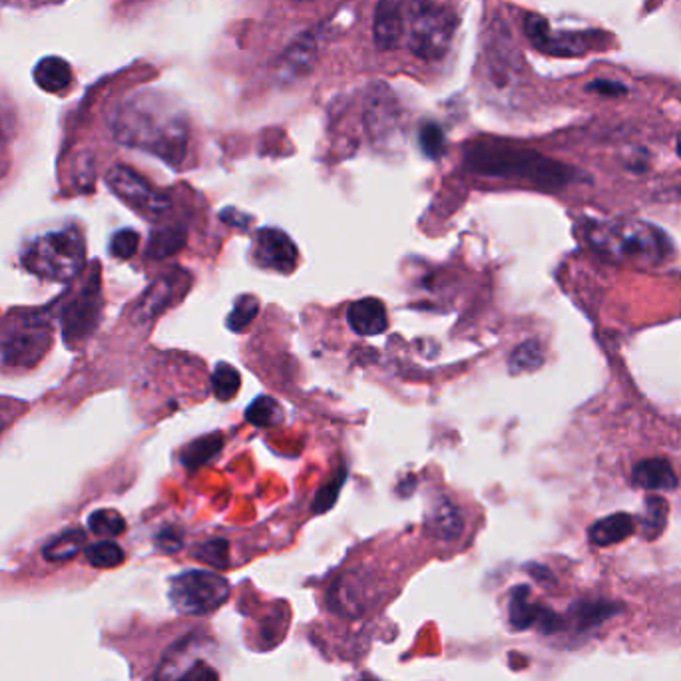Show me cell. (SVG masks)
I'll return each mask as SVG.
<instances>
[{"label": "cell", "instance_id": "cell-1", "mask_svg": "<svg viewBox=\"0 0 681 681\" xmlns=\"http://www.w3.org/2000/svg\"><path fill=\"white\" fill-rule=\"evenodd\" d=\"M114 138L124 146L180 166L188 152V123L180 108L156 92H138L113 116Z\"/></svg>", "mask_w": 681, "mask_h": 681}, {"label": "cell", "instance_id": "cell-2", "mask_svg": "<svg viewBox=\"0 0 681 681\" xmlns=\"http://www.w3.org/2000/svg\"><path fill=\"white\" fill-rule=\"evenodd\" d=\"M467 168L490 178H519L539 188L556 190L574 182V170L542 153L499 140H478L467 148Z\"/></svg>", "mask_w": 681, "mask_h": 681}, {"label": "cell", "instance_id": "cell-3", "mask_svg": "<svg viewBox=\"0 0 681 681\" xmlns=\"http://www.w3.org/2000/svg\"><path fill=\"white\" fill-rule=\"evenodd\" d=\"M586 235L592 247L611 262L661 264L671 252L668 235L640 220L594 222Z\"/></svg>", "mask_w": 681, "mask_h": 681}, {"label": "cell", "instance_id": "cell-4", "mask_svg": "<svg viewBox=\"0 0 681 681\" xmlns=\"http://www.w3.org/2000/svg\"><path fill=\"white\" fill-rule=\"evenodd\" d=\"M51 311L12 309L0 317V365L26 371L39 365L51 351Z\"/></svg>", "mask_w": 681, "mask_h": 681}, {"label": "cell", "instance_id": "cell-5", "mask_svg": "<svg viewBox=\"0 0 681 681\" xmlns=\"http://www.w3.org/2000/svg\"><path fill=\"white\" fill-rule=\"evenodd\" d=\"M22 265L41 279L68 284L86 267L84 235L76 227L39 235L22 252Z\"/></svg>", "mask_w": 681, "mask_h": 681}, {"label": "cell", "instance_id": "cell-6", "mask_svg": "<svg viewBox=\"0 0 681 681\" xmlns=\"http://www.w3.org/2000/svg\"><path fill=\"white\" fill-rule=\"evenodd\" d=\"M62 339L71 349H78L96 331L103 316V272L94 264L84 272L81 284L58 304Z\"/></svg>", "mask_w": 681, "mask_h": 681}, {"label": "cell", "instance_id": "cell-7", "mask_svg": "<svg viewBox=\"0 0 681 681\" xmlns=\"http://www.w3.org/2000/svg\"><path fill=\"white\" fill-rule=\"evenodd\" d=\"M457 29V14L445 0H418L411 17L408 49L423 61H438L447 54Z\"/></svg>", "mask_w": 681, "mask_h": 681}, {"label": "cell", "instance_id": "cell-8", "mask_svg": "<svg viewBox=\"0 0 681 681\" xmlns=\"http://www.w3.org/2000/svg\"><path fill=\"white\" fill-rule=\"evenodd\" d=\"M230 598V584L214 572L188 570L170 584L173 608L190 616H202L217 610Z\"/></svg>", "mask_w": 681, "mask_h": 681}, {"label": "cell", "instance_id": "cell-9", "mask_svg": "<svg viewBox=\"0 0 681 681\" xmlns=\"http://www.w3.org/2000/svg\"><path fill=\"white\" fill-rule=\"evenodd\" d=\"M106 183L118 200H123L124 204L130 205L132 210L148 220H160L172 205L168 195L158 192L146 178L123 163L113 166L108 170Z\"/></svg>", "mask_w": 681, "mask_h": 681}, {"label": "cell", "instance_id": "cell-10", "mask_svg": "<svg viewBox=\"0 0 681 681\" xmlns=\"http://www.w3.org/2000/svg\"><path fill=\"white\" fill-rule=\"evenodd\" d=\"M524 32L534 49L550 56H582L586 52L600 51L604 46V34L598 31L558 32L552 34L550 24L540 14H529L524 19Z\"/></svg>", "mask_w": 681, "mask_h": 681}, {"label": "cell", "instance_id": "cell-11", "mask_svg": "<svg viewBox=\"0 0 681 681\" xmlns=\"http://www.w3.org/2000/svg\"><path fill=\"white\" fill-rule=\"evenodd\" d=\"M190 284H192L190 275L182 269H172L168 274L160 275L134 306V323L143 326V323L153 321L156 317L162 316L166 309H170L173 304H178L185 296Z\"/></svg>", "mask_w": 681, "mask_h": 681}, {"label": "cell", "instance_id": "cell-12", "mask_svg": "<svg viewBox=\"0 0 681 681\" xmlns=\"http://www.w3.org/2000/svg\"><path fill=\"white\" fill-rule=\"evenodd\" d=\"M192 640L178 641L163 656L156 673L158 681H220L217 671L208 661L193 656Z\"/></svg>", "mask_w": 681, "mask_h": 681}, {"label": "cell", "instance_id": "cell-13", "mask_svg": "<svg viewBox=\"0 0 681 681\" xmlns=\"http://www.w3.org/2000/svg\"><path fill=\"white\" fill-rule=\"evenodd\" d=\"M255 257L267 269L291 274L297 265V247L281 230L265 227L255 235Z\"/></svg>", "mask_w": 681, "mask_h": 681}, {"label": "cell", "instance_id": "cell-14", "mask_svg": "<svg viewBox=\"0 0 681 681\" xmlns=\"http://www.w3.org/2000/svg\"><path fill=\"white\" fill-rule=\"evenodd\" d=\"M407 0H381L376 7L373 36L379 51L397 49L405 36Z\"/></svg>", "mask_w": 681, "mask_h": 681}, {"label": "cell", "instance_id": "cell-15", "mask_svg": "<svg viewBox=\"0 0 681 681\" xmlns=\"http://www.w3.org/2000/svg\"><path fill=\"white\" fill-rule=\"evenodd\" d=\"M317 61V41L313 34H301L291 42V46L277 61V76L279 81H299L313 71Z\"/></svg>", "mask_w": 681, "mask_h": 681}, {"label": "cell", "instance_id": "cell-16", "mask_svg": "<svg viewBox=\"0 0 681 681\" xmlns=\"http://www.w3.org/2000/svg\"><path fill=\"white\" fill-rule=\"evenodd\" d=\"M347 323L357 336L373 337L383 333L389 326L383 301H379L375 297H365L361 301L351 304V307L347 309Z\"/></svg>", "mask_w": 681, "mask_h": 681}, {"label": "cell", "instance_id": "cell-17", "mask_svg": "<svg viewBox=\"0 0 681 681\" xmlns=\"http://www.w3.org/2000/svg\"><path fill=\"white\" fill-rule=\"evenodd\" d=\"M427 530L438 540H457L465 530V520L448 499H438L428 510Z\"/></svg>", "mask_w": 681, "mask_h": 681}, {"label": "cell", "instance_id": "cell-18", "mask_svg": "<svg viewBox=\"0 0 681 681\" xmlns=\"http://www.w3.org/2000/svg\"><path fill=\"white\" fill-rule=\"evenodd\" d=\"M636 487L646 490H673L678 487V477L670 462L663 458L641 460L631 472Z\"/></svg>", "mask_w": 681, "mask_h": 681}, {"label": "cell", "instance_id": "cell-19", "mask_svg": "<svg viewBox=\"0 0 681 681\" xmlns=\"http://www.w3.org/2000/svg\"><path fill=\"white\" fill-rule=\"evenodd\" d=\"M634 532H636V520L626 512H616V514L594 522L592 529L588 530V536L594 546L606 549V546L630 539Z\"/></svg>", "mask_w": 681, "mask_h": 681}, {"label": "cell", "instance_id": "cell-20", "mask_svg": "<svg viewBox=\"0 0 681 681\" xmlns=\"http://www.w3.org/2000/svg\"><path fill=\"white\" fill-rule=\"evenodd\" d=\"M34 82L41 91L62 94L72 84V66L61 56H46L34 66Z\"/></svg>", "mask_w": 681, "mask_h": 681}, {"label": "cell", "instance_id": "cell-21", "mask_svg": "<svg viewBox=\"0 0 681 681\" xmlns=\"http://www.w3.org/2000/svg\"><path fill=\"white\" fill-rule=\"evenodd\" d=\"M185 242H188V234L180 225L158 227V230H153L152 234H150L146 255L150 259H156V262L168 259V257H172L178 252H182Z\"/></svg>", "mask_w": 681, "mask_h": 681}, {"label": "cell", "instance_id": "cell-22", "mask_svg": "<svg viewBox=\"0 0 681 681\" xmlns=\"http://www.w3.org/2000/svg\"><path fill=\"white\" fill-rule=\"evenodd\" d=\"M542 606L530 598L526 586H519L510 594L509 616L514 630H529L540 618Z\"/></svg>", "mask_w": 681, "mask_h": 681}, {"label": "cell", "instance_id": "cell-23", "mask_svg": "<svg viewBox=\"0 0 681 681\" xmlns=\"http://www.w3.org/2000/svg\"><path fill=\"white\" fill-rule=\"evenodd\" d=\"M86 546V534L81 529H68L61 532L58 536L44 546L42 556L49 562H66L74 556H78V552Z\"/></svg>", "mask_w": 681, "mask_h": 681}, {"label": "cell", "instance_id": "cell-24", "mask_svg": "<svg viewBox=\"0 0 681 681\" xmlns=\"http://www.w3.org/2000/svg\"><path fill=\"white\" fill-rule=\"evenodd\" d=\"M222 448H224L222 435H205V437L195 438L193 443L183 448L180 460H182L183 467L193 470V468L208 465L212 458L220 455Z\"/></svg>", "mask_w": 681, "mask_h": 681}, {"label": "cell", "instance_id": "cell-25", "mask_svg": "<svg viewBox=\"0 0 681 681\" xmlns=\"http://www.w3.org/2000/svg\"><path fill=\"white\" fill-rule=\"evenodd\" d=\"M670 507L661 497H648L646 510L641 517V536L646 540H656L668 524Z\"/></svg>", "mask_w": 681, "mask_h": 681}, {"label": "cell", "instance_id": "cell-26", "mask_svg": "<svg viewBox=\"0 0 681 681\" xmlns=\"http://www.w3.org/2000/svg\"><path fill=\"white\" fill-rule=\"evenodd\" d=\"M249 425L257 428L277 427L284 421L281 405L274 397H257L245 411Z\"/></svg>", "mask_w": 681, "mask_h": 681}, {"label": "cell", "instance_id": "cell-27", "mask_svg": "<svg viewBox=\"0 0 681 681\" xmlns=\"http://www.w3.org/2000/svg\"><path fill=\"white\" fill-rule=\"evenodd\" d=\"M542 365H544V349L536 339H530V341H524L522 345L517 347L509 359L510 373H514V375L536 371Z\"/></svg>", "mask_w": 681, "mask_h": 681}, {"label": "cell", "instance_id": "cell-28", "mask_svg": "<svg viewBox=\"0 0 681 681\" xmlns=\"http://www.w3.org/2000/svg\"><path fill=\"white\" fill-rule=\"evenodd\" d=\"M616 611L618 606H614L610 602H578L572 611V621L582 630H588Z\"/></svg>", "mask_w": 681, "mask_h": 681}, {"label": "cell", "instance_id": "cell-29", "mask_svg": "<svg viewBox=\"0 0 681 681\" xmlns=\"http://www.w3.org/2000/svg\"><path fill=\"white\" fill-rule=\"evenodd\" d=\"M84 556H86L91 566L100 570L116 568L126 558L124 550L113 540H103V542H96V544L86 546L84 549Z\"/></svg>", "mask_w": 681, "mask_h": 681}, {"label": "cell", "instance_id": "cell-30", "mask_svg": "<svg viewBox=\"0 0 681 681\" xmlns=\"http://www.w3.org/2000/svg\"><path fill=\"white\" fill-rule=\"evenodd\" d=\"M242 386V376L237 373V369L227 363H217L212 375V391L217 401H230L237 395Z\"/></svg>", "mask_w": 681, "mask_h": 681}, {"label": "cell", "instance_id": "cell-31", "mask_svg": "<svg viewBox=\"0 0 681 681\" xmlns=\"http://www.w3.org/2000/svg\"><path fill=\"white\" fill-rule=\"evenodd\" d=\"M88 529L98 536L114 539V536H120L126 530V520L116 510H96V512H92L91 519H88Z\"/></svg>", "mask_w": 681, "mask_h": 681}, {"label": "cell", "instance_id": "cell-32", "mask_svg": "<svg viewBox=\"0 0 681 681\" xmlns=\"http://www.w3.org/2000/svg\"><path fill=\"white\" fill-rule=\"evenodd\" d=\"M259 313V301L254 296H242L235 301L232 316L227 317V327L234 333H242L252 326L255 317Z\"/></svg>", "mask_w": 681, "mask_h": 681}, {"label": "cell", "instance_id": "cell-33", "mask_svg": "<svg viewBox=\"0 0 681 681\" xmlns=\"http://www.w3.org/2000/svg\"><path fill=\"white\" fill-rule=\"evenodd\" d=\"M345 480L347 468H337L336 477L331 478L327 485H323L316 494V500H313V512H316V514H321V512H327V510H331L336 507L339 492L343 489Z\"/></svg>", "mask_w": 681, "mask_h": 681}, {"label": "cell", "instance_id": "cell-34", "mask_svg": "<svg viewBox=\"0 0 681 681\" xmlns=\"http://www.w3.org/2000/svg\"><path fill=\"white\" fill-rule=\"evenodd\" d=\"M195 558L214 568L225 570L230 566V544L224 539L208 540L195 550Z\"/></svg>", "mask_w": 681, "mask_h": 681}, {"label": "cell", "instance_id": "cell-35", "mask_svg": "<svg viewBox=\"0 0 681 681\" xmlns=\"http://www.w3.org/2000/svg\"><path fill=\"white\" fill-rule=\"evenodd\" d=\"M418 142H421V150H423L428 158H440V156L445 153V148H447L445 132H443V128L435 123H427L421 128Z\"/></svg>", "mask_w": 681, "mask_h": 681}, {"label": "cell", "instance_id": "cell-36", "mask_svg": "<svg viewBox=\"0 0 681 681\" xmlns=\"http://www.w3.org/2000/svg\"><path fill=\"white\" fill-rule=\"evenodd\" d=\"M140 245V235L134 230H120L113 235L110 242V252L116 259H130L138 252Z\"/></svg>", "mask_w": 681, "mask_h": 681}, {"label": "cell", "instance_id": "cell-37", "mask_svg": "<svg viewBox=\"0 0 681 681\" xmlns=\"http://www.w3.org/2000/svg\"><path fill=\"white\" fill-rule=\"evenodd\" d=\"M156 544L163 552H178V550L182 549V532L175 529H163L156 536Z\"/></svg>", "mask_w": 681, "mask_h": 681}, {"label": "cell", "instance_id": "cell-38", "mask_svg": "<svg viewBox=\"0 0 681 681\" xmlns=\"http://www.w3.org/2000/svg\"><path fill=\"white\" fill-rule=\"evenodd\" d=\"M588 91L598 92L602 96H621L628 88L616 81H596L588 84Z\"/></svg>", "mask_w": 681, "mask_h": 681}, {"label": "cell", "instance_id": "cell-39", "mask_svg": "<svg viewBox=\"0 0 681 681\" xmlns=\"http://www.w3.org/2000/svg\"><path fill=\"white\" fill-rule=\"evenodd\" d=\"M19 405L21 403H14V401H9V398H0V433L11 425Z\"/></svg>", "mask_w": 681, "mask_h": 681}, {"label": "cell", "instance_id": "cell-40", "mask_svg": "<svg viewBox=\"0 0 681 681\" xmlns=\"http://www.w3.org/2000/svg\"><path fill=\"white\" fill-rule=\"evenodd\" d=\"M240 215L244 214H240V212H235V210H224V212H222V220L230 225H235V227H245L247 222H249V217H242V220H240Z\"/></svg>", "mask_w": 681, "mask_h": 681}, {"label": "cell", "instance_id": "cell-41", "mask_svg": "<svg viewBox=\"0 0 681 681\" xmlns=\"http://www.w3.org/2000/svg\"><path fill=\"white\" fill-rule=\"evenodd\" d=\"M675 152H678V156L681 158V134L678 136V142H675Z\"/></svg>", "mask_w": 681, "mask_h": 681}, {"label": "cell", "instance_id": "cell-42", "mask_svg": "<svg viewBox=\"0 0 681 681\" xmlns=\"http://www.w3.org/2000/svg\"><path fill=\"white\" fill-rule=\"evenodd\" d=\"M361 681H375V680H361Z\"/></svg>", "mask_w": 681, "mask_h": 681}]
</instances>
